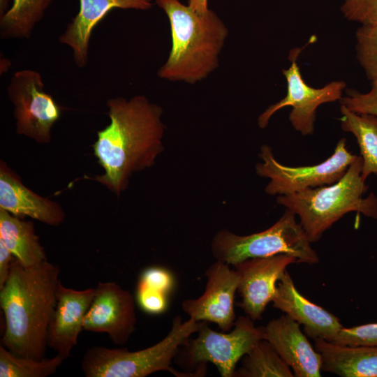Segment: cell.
Segmentation results:
<instances>
[{"label": "cell", "instance_id": "26", "mask_svg": "<svg viewBox=\"0 0 377 377\" xmlns=\"http://www.w3.org/2000/svg\"><path fill=\"white\" fill-rule=\"evenodd\" d=\"M332 343L342 346L377 347V323L343 327Z\"/></svg>", "mask_w": 377, "mask_h": 377}, {"label": "cell", "instance_id": "20", "mask_svg": "<svg viewBox=\"0 0 377 377\" xmlns=\"http://www.w3.org/2000/svg\"><path fill=\"white\" fill-rule=\"evenodd\" d=\"M0 241L22 265L33 266L47 260L34 224L0 209Z\"/></svg>", "mask_w": 377, "mask_h": 377}, {"label": "cell", "instance_id": "9", "mask_svg": "<svg viewBox=\"0 0 377 377\" xmlns=\"http://www.w3.org/2000/svg\"><path fill=\"white\" fill-rule=\"evenodd\" d=\"M44 87L38 72L24 69L14 73L7 94L14 107L17 133L46 144L50 142L51 130L60 118L61 108Z\"/></svg>", "mask_w": 377, "mask_h": 377}, {"label": "cell", "instance_id": "2", "mask_svg": "<svg viewBox=\"0 0 377 377\" xmlns=\"http://www.w3.org/2000/svg\"><path fill=\"white\" fill-rule=\"evenodd\" d=\"M59 268L45 260L26 267L15 258L0 288V305L5 318L1 343L13 354L41 360L47 330L57 304Z\"/></svg>", "mask_w": 377, "mask_h": 377}, {"label": "cell", "instance_id": "27", "mask_svg": "<svg viewBox=\"0 0 377 377\" xmlns=\"http://www.w3.org/2000/svg\"><path fill=\"white\" fill-rule=\"evenodd\" d=\"M341 11L350 21L377 25V0H343Z\"/></svg>", "mask_w": 377, "mask_h": 377}, {"label": "cell", "instance_id": "5", "mask_svg": "<svg viewBox=\"0 0 377 377\" xmlns=\"http://www.w3.org/2000/svg\"><path fill=\"white\" fill-rule=\"evenodd\" d=\"M202 322L191 318L182 321L180 316H176L170 332L162 340L140 350L92 346L83 356L82 371L86 377H145L160 371L177 377L197 376L195 373L177 371L171 364L180 347L200 330Z\"/></svg>", "mask_w": 377, "mask_h": 377}, {"label": "cell", "instance_id": "3", "mask_svg": "<svg viewBox=\"0 0 377 377\" xmlns=\"http://www.w3.org/2000/svg\"><path fill=\"white\" fill-rule=\"evenodd\" d=\"M170 22L172 47L158 76L195 84L219 66L228 29L212 10L198 13L179 0H156Z\"/></svg>", "mask_w": 377, "mask_h": 377}, {"label": "cell", "instance_id": "25", "mask_svg": "<svg viewBox=\"0 0 377 377\" xmlns=\"http://www.w3.org/2000/svg\"><path fill=\"white\" fill-rule=\"evenodd\" d=\"M355 38L357 59L372 86L377 87V25L362 24Z\"/></svg>", "mask_w": 377, "mask_h": 377}, {"label": "cell", "instance_id": "18", "mask_svg": "<svg viewBox=\"0 0 377 377\" xmlns=\"http://www.w3.org/2000/svg\"><path fill=\"white\" fill-rule=\"evenodd\" d=\"M0 209L17 216H29L50 226H59L65 219L61 206L26 187L2 162L0 167Z\"/></svg>", "mask_w": 377, "mask_h": 377}, {"label": "cell", "instance_id": "11", "mask_svg": "<svg viewBox=\"0 0 377 377\" xmlns=\"http://www.w3.org/2000/svg\"><path fill=\"white\" fill-rule=\"evenodd\" d=\"M132 294L115 282H99L84 320V330L106 333L124 346L135 330L137 318Z\"/></svg>", "mask_w": 377, "mask_h": 377}, {"label": "cell", "instance_id": "24", "mask_svg": "<svg viewBox=\"0 0 377 377\" xmlns=\"http://www.w3.org/2000/svg\"><path fill=\"white\" fill-rule=\"evenodd\" d=\"M64 359L57 354L36 360L17 356L0 346V377H47L56 372Z\"/></svg>", "mask_w": 377, "mask_h": 377}, {"label": "cell", "instance_id": "6", "mask_svg": "<svg viewBox=\"0 0 377 377\" xmlns=\"http://www.w3.org/2000/svg\"><path fill=\"white\" fill-rule=\"evenodd\" d=\"M289 209L269 228L249 235H238L226 229L218 231L211 242L216 260L235 265L244 260L279 254L295 257L297 263L316 264L319 258L312 249L302 226Z\"/></svg>", "mask_w": 377, "mask_h": 377}, {"label": "cell", "instance_id": "4", "mask_svg": "<svg viewBox=\"0 0 377 377\" xmlns=\"http://www.w3.org/2000/svg\"><path fill=\"white\" fill-rule=\"evenodd\" d=\"M362 158L357 156L343 177L330 185L277 195L278 204L299 216L309 241H318L323 234L346 214L377 219V197L371 193L363 198L368 189L361 178Z\"/></svg>", "mask_w": 377, "mask_h": 377}, {"label": "cell", "instance_id": "15", "mask_svg": "<svg viewBox=\"0 0 377 377\" xmlns=\"http://www.w3.org/2000/svg\"><path fill=\"white\" fill-rule=\"evenodd\" d=\"M263 329L264 339L290 367L294 376H320L321 355L309 343L297 322L285 314L269 320Z\"/></svg>", "mask_w": 377, "mask_h": 377}, {"label": "cell", "instance_id": "12", "mask_svg": "<svg viewBox=\"0 0 377 377\" xmlns=\"http://www.w3.org/2000/svg\"><path fill=\"white\" fill-rule=\"evenodd\" d=\"M205 291L196 299L182 302V310L197 321L216 323L222 331H230L235 325V296L239 276L230 265L216 260L205 271Z\"/></svg>", "mask_w": 377, "mask_h": 377}, {"label": "cell", "instance_id": "19", "mask_svg": "<svg viewBox=\"0 0 377 377\" xmlns=\"http://www.w3.org/2000/svg\"><path fill=\"white\" fill-rule=\"evenodd\" d=\"M322 357L321 370L341 377H377V347L342 346L314 339Z\"/></svg>", "mask_w": 377, "mask_h": 377}, {"label": "cell", "instance_id": "29", "mask_svg": "<svg viewBox=\"0 0 377 377\" xmlns=\"http://www.w3.org/2000/svg\"><path fill=\"white\" fill-rule=\"evenodd\" d=\"M136 296L140 308L148 313H161L167 308V294L149 288L140 281L137 286Z\"/></svg>", "mask_w": 377, "mask_h": 377}, {"label": "cell", "instance_id": "21", "mask_svg": "<svg viewBox=\"0 0 377 377\" xmlns=\"http://www.w3.org/2000/svg\"><path fill=\"white\" fill-rule=\"evenodd\" d=\"M340 111L342 130L353 133L360 147L362 158L361 178L365 182L371 174L377 175V116L357 114L343 105Z\"/></svg>", "mask_w": 377, "mask_h": 377}, {"label": "cell", "instance_id": "1", "mask_svg": "<svg viewBox=\"0 0 377 377\" xmlns=\"http://www.w3.org/2000/svg\"><path fill=\"white\" fill-rule=\"evenodd\" d=\"M106 105L110 122L97 132L93 145L104 173L95 179L119 195L133 173L155 164L164 149L166 126L162 108L143 95L110 98Z\"/></svg>", "mask_w": 377, "mask_h": 377}, {"label": "cell", "instance_id": "16", "mask_svg": "<svg viewBox=\"0 0 377 377\" xmlns=\"http://www.w3.org/2000/svg\"><path fill=\"white\" fill-rule=\"evenodd\" d=\"M272 302L273 307L302 325L305 334L313 339L332 342L343 327L339 318L298 292L287 270L277 283Z\"/></svg>", "mask_w": 377, "mask_h": 377}, {"label": "cell", "instance_id": "7", "mask_svg": "<svg viewBox=\"0 0 377 377\" xmlns=\"http://www.w3.org/2000/svg\"><path fill=\"white\" fill-rule=\"evenodd\" d=\"M206 323L202 322L198 336L178 352L181 365L205 371L206 363L211 362L222 377H233L238 361L264 339L263 327H256L248 316L238 317L229 333L214 331Z\"/></svg>", "mask_w": 377, "mask_h": 377}, {"label": "cell", "instance_id": "33", "mask_svg": "<svg viewBox=\"0 0 377 377\" xmlns=\"http://www.w3.org/2000/svg\"><path fill=\"white\" fill-rule=\"evenodd\" d=\"M145 1H147V2H150L151 0H144Z\"/></svg>", "mask_w": 377, "mask_h": 377}, {"label": "cell", "instance_id": "17", "mask_svg": "<svg viewBox=\"0 0 377 377\" xmlns=\"http://www.w3.org/2000/svg\"><path fill=\"white\" fill-rule=\"evenodd\" d=\"M80 10L59 36V43L73 50V60L79 68L88 63L89 39L94 27L112 9L148 10L151 2L144 0H79Z\"/></svg>", "mask_w": 377, "mask_h": 377}, {"label": "cell", "instance_id": "30", "mask_svg": "<svg viewBox=\"0 0 377 377\" xmlns=\"http://www.w3.org/2000/svg\"><path fill=\"white\" fill-rule=\"evenodd\" d=\"M138 281L149 288L165 294L170 291L174 285V279L170 272L160 267H152L145 269Z\"/></svg>", "mask_w": 377, "mask_h": 377}, {"label": "cell", "instance_id": "23", "mask_svg": "<svg viewBox=\"0 0 377 377\" xmlns=\"http://www.w3.org/2000/svg\"><path fill=\"white\" fill-rule=\"evenodd\" d=\"M242 366L233 377H293L290 367L281 359L271 344L260 340L242 360Z\"/></svg>", "mask_w": 377, "mask_h": 377}, {"label": "cell", "instance_id": "22", "mask_svg": "<svg viewBox=\"0 0 377 377\" xmlns=\"http://www.w3.org/2000/svg\"><path fill=\"white\" fill-rule=\"evenodd\" d=\"M52 1L13 0L11 7L0 17L1 38H29Z\"/></svg>", "mask_w": 377, "mask_h": 377}, {"label": "cell", "instance_id": "8", "mask_svg": "<svg viewBox=\"0 0 377 377\" xmlns=\"http://www.w3.org/2000/svg\"><path fill=\"white\" fill-rule=\"evenodd\" d=\"M258 155L263 162L256 164V172L260 177L269 179L265 188L269 195H289L336 183L357 157L348 150L346 138L339 140L331 156L313 165H283L275 158L272 149L267 145L260 147Z\"/></svg>", "mask_w": 377, "mask_h": 377}, {"label": "cell", "instance_id": "10", "mask_svg": "<svg viewBox=\"0 0 377 377\" xmlns=\"http://www.w3.org/2000/svg\"><path fill=\"white\" fill-rule=\"evenodd\" d=\"M287 82L286 96L280 101L269 105L258 117V126L265 128L271 117L278 110L291 106L289 121L293 127L302 135L314 132L317 108L322 104L340 101L346 84L343 81H332L321 88L308 85L302 78L295 59L291 66L283 70Z\"/></svg>", "mask_w": 377, "mask_h": 377}, {"label": "cell", "instance_id": "13", "mask_svg": "<svg viewBox=\"0 0 377 377\" xmlns=\"http://www.w3.org/2000/svg\"><path fill=\"white\" fill-rule=\"evenodd\" d=\"M297 263L291 256H276L251 258L234 266L239 276L238 289L242 302L239 304L253 321L262 319L267 305L272 301L278 281L286 272V267Z\"/></svg>", "mask_w": 377, "mask_h": 377}, {"label": "cell", "instance_id": "28", "mask_svg": "<svg viewBox=\"0 0 377 377\" xmlns=\"http://www.w3.org/2000/svg\"><path fill=\"white\" fill-rule=\"evenodd\" d=\"M341 105L357 114H369L377 116V87L372 86L367 93L349 90L340 100Z\"/></svg>", "mask_w": 377, "mask_h": 377}, {"label": "cell", "instance_id": "31", "mask_svg": "<svg viewBox=\"0 0 377 377\" xmlns=\"http://www.w3.org/2000/svg\"><path fill=\"white\" fill-rule=\"evenodd\" d=\"M15 257L4 243L0 241V288H1L8 276L9 272Z\"/></svg>", "mask_w": 377, "mask_h": 377}, {"label": "cell", "instance_id": "32", "mask_svg": "<svg viewBox=\"0 0 377 377\" xmlns=\"http://www.w3.org/2000/svg\"><path fill=\"white\" fill-rule=\"evenodd\" d=\"M188 6L198 13H203L209 9L207 0H188Z\"/></svg>", "mask_w": 377, "mask_h": 377}, {"label": "cell", "instance_id": "14", "mask_svg": "<svg viewBox=\"0 0 377 377\" xmlns=\"http://www.w3.org/2000/svg\"><path fill=\"white\" fill-rule=\"evenodd\" d=\"M94 294L95 288L77 290L64 287L61 282L59 285L57 304L47 330V345L64 360L77 345Z\"/></svg>", "mask_w": 377, "mask_h": 377}]
</instances>
